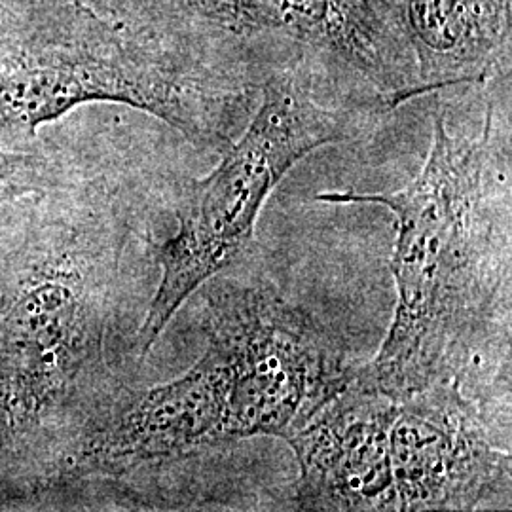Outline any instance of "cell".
Wrapping results in <instances>:
<instances>
[{
    "label": "cell",
    "mask_w": 512,
    "mask_h": 512,
    "mask_svg": "<svg viewBox=\"0 0 512 512\" xmlns=\"http://www.w3.org/2000/svg\"><path fill=\"white\" fill-rule=\"evenodd\" d=\"M317 200L380 205L397 224L395 315L353 380L393 399L459 382L509 281V124L494 101L473 135L452 133L439 112L429 156L403 190L325 192Z\"/></svg>",
    "instance_id": "2"
},
{
    "label": "cell",
    "mask_w": 512,
    "mask_h": 512,
    "mask_svg": "<svg viewBox=\"0 0 512 512\" xmlns=\"http://www.w3.org/2000/svg\"><path fill=\"white\" fill-rule=\"evenodd\" d=\"M391 467L399 511H475L511 494V456L459 382L397 399Z\"/></svg>",
    "instance_id": "8"
},
{
    "label": "cell",
    "mask_w": 512,
    "mask_h": 512,
    "mask_svg": "<svg viewBox=\"0 0 512 512\" xmlns=\"http://www.w3.org/2000/svg\"><path fill=\"white\" fill-rule=\"evenodd\" d=\"M266 67L238 48L164 37L86 0H0V148L92 103L143 110L222 152L255 109Z\"/></svg>",
    "instance_id": "3"
},
{
    "label": "cell",
    "mask_w": 512,
    "mask_h": 512,
    "mask_svg": "<svg viewBox=\"0 0 512 512\" xmlns=\"http://www.w3.org/2000/svg\"><path fill=\"white\" fill-rule=\"evenodd\" d=\"M128 224L101 179L35 196L0 253V509L44 505L120 384L107 365Z\"/></svg>",
    "instance_id": "1"
},
{
    "label": "cell",
    "mask_w": 512,
    "mask_h": 512,
    "mask_svg": "<svg viewBox=\"0 0 512 512\" xmlns=\"http://www.w3.org/2000/svg\"><path fill=\"white\" fill-rule=\"evenodd\" d=\"M63 165L44 148H0V205L21 198H35L67 179Z\"/></svg>",
    "instance_id": "11"
},
{
    "label": "cell",
    "mask_w": 512,
    "mask_h": 512,
    "mask_svg": "<svg viewBox=\"0 0 512 512\" xmlns=\"http://www.w3.org/2000/svg\"><path fill=\"white\" fill-rule=\"evenodd\" d=\"M164 37L241 48L268 67L306 57L385 110L420 97L397 0H86Z\"/></svg>",
    "instance_id": "5"
},
{
    "label": "cell",
    "mask_w": 512,
    "mask_h": 512,
    "mask_svg": "<svg viewBox=\"0 0 512 512\" xmlns=\"http://www.w3.org/2000/svg\"><path fill=\"white\" fill-rule=\"evenodd\" d=\"M420 95L484 84L511 67L512 0H397Z\"/></svg>",
    "instance_id": "10"
},
{
    "label": "cell",
    "mask_w": 512,
    "mask_h": 512,
    "mask_svg": "<svg viewBox=\"0 0 512 512\" xmlns=\"http://www.w3.org/2000/svg\"><path fill=\"white\" fill-rule=\"evenodd\" d=\"M395 414L397 399L366 389L351 378L289 435L285 440L300 469L296 507L300 511H399L391 467Z\"/></svg>",
    "instance_id": "9"
},
{
    "label": "cell",
    "mask_w": 512,
    "mask_h": 512,
    "mask_svg": "<svg viewBox=\"0 0 512 512\" xmlns=\"http://www.w3.org/2000/svg\"><path fill=\"white\" fill-rule=\"evenodd\" d=\"M207 285V342L226 368L230 442L287 439L351 382L355 366L308 311L262 285Z\"/></svg>",
    "instance_id": "6"
},
{
    "label": "cell",
    "mask_w": 512,
    "mask_h": 512,
    "mask_svg": "<svg viewBox=\"0 0 512 512\" xmlns=\"http://www.w3.org/2000/svg\"><path fill=\"white\" fill-rule=\"evenodd\" d=\"M321 74L304 57L268 69L247 126L220 152L219 165L186 188L177 230L156 251L162 275L137 332L143 357L184 302L245 251L264 203L294 165L317 148L363 137L384 112L325 105L317 95Z\"/></svg>",
    "instance_id": "4"
},
{
    "label": "cell",
    "mask_w": 512,
    "mask_h": 512,
    "mask_svg": "<svg viewBox=\"0 0 512 512\" xmlns=\"http://www.w3.org/2000/svg\"><path fill=\"white\" fill-rule=\"evenodd\" d=\"M228 397L226 368L209 342L200 359L171 382L148 389L120 385L82 433L50 495L86 482H137L232 444Z\"/></svg>",
    "instance_id": "7"
}]
</instances>
